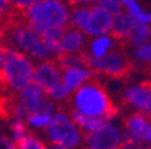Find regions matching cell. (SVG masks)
<instances>
[{"label": "cell", "mask_w": 151, "mask_h": 149, "mask_svg": "<svg viewBox=\"0 0 151 149\" xmlns=\"http://www.w3.org/2000/svg\"><path fill=\"white\" fill-rule=\"evenodd\" d=\"M120 98L130 112H138L151 118V88L148 82L127 83L121 90Z\"/></svg>", "instance_id": "obj_11"}, {"label": "cell", "mask_w": 151, "mask_h": 149, "mask_svg": "<svg viewBox=\"0 0 151 149\" xmlns=\"http://www.w3.org/2000/svg\"><path fill=\"white\" fill-rule=\"evenodd\" d=\"M148 40H151V24H145V23H135L130 36L127 39V43L132 49L138 48L144 43H147Z\"/></svg>", "instance_id": "obj_19"}, {"label": "cell", "mask_w": 151, "mask_h": 149, "mask_svg": "<svg viewBox=\"0 0 151 149\" xmlns=\"http://www.w3.org/2000/svg\"><path fill=\"white\" fill-rule=\"evenodd\" d=\"M85 45H87V37L79 30L66 27L58 39L54 57L57 58V57H63V55H82Z\"/></svg>", "instance_id": "obj_13"}, {"label": "cell", "mask_w": 151, "mask_h": 149, "mask_svg": "<svg viewBox=\"0 0 151 149\" xmlns=\"http://www.w3.org/2000/svg\"><path fill=\"white\" fill-rule=\"evenodd\" d=\"M33 83L37 85L40 90L48 93L58 83H61V67L55 58L37 61L33 73Z\"/></svg>", "instance_id": "obj_12"}, {"label": "cell", "mask_w": 151, "mask_h": 149, "mask_svg": "<svg viewBox=\"0 0 151 149\" xmlns=\"http://www.w3.org/2000/svg\"><path fill=\"white\" fill-rule=\"evenodd\" d=\"M70 91L68 88H64L63 83H58L57 87H54L52 90H50L47 93V100L54 103L57 108H60V106L69 103V98H70Z\"/></svg>", "instance_id": "obj_23"}, {"label": "cell", "mask_w": 151, "mask_h": 149, "mask_svg": "<svg viewBox=\"0 0 151 149\" xmlns=\"http://www.w3.org/2000/svg\"><path fill=\"white\" fill-rule=\"evenodd\" d=\"M42 136L50 146L68 149H81L84 140L82 130L75 122L70 111L64 108H58L55 111Z\"/></svg>", "instance_id": "obj_4"}, {"label": "cell", "mask_w": 151, "mask_h": 149, "mask_svg": "<svg viewBox=\"0 0 151 149\" xmlns=\"http://www.w3.org/2000/svg\"><path fill=\"white\" fill-rule=\"evenodd\" d=\"M115 49H117L115 37L111 33H106V34L87 39V45H85L82 57L87 61H94V60L103 58L105 55L111 54Z\"/></svg>", "instance_id": "obj_14"}, {"label": "cell", "mask_w": 151, "mask_h": 149, "mask_svg": "<svg viewBox=\"0 0 151 149\" xmlns=\"http://www.w3.org/2000/svg\"><path fill=\"white\" fill-rule=\"evenodd\" d=\"M126 143L121 122L117 118L108 119L96 131L84 134L81 149H121Z\"/></svg>", "instance_id": "obj_8"}, {"label": "cell", "mask_w": 151, "mask_h": 149, "mask_svg": "<svg viewBox=\"0 0 151 149\" xmlns=\"http://www.w3.org/2000/svg\"><path fill=\"white\" fill-rule=\"evenodd\" d=\"M121 149H144V148L141 145H138V143H129V142H126Z\"/></svg>", "instance_id": "obj_32"}, {"label": "cell", "mask_w": 151, "mask_h": 149, "mask_svg": "<svg viewBox=\"0 0 151 149\" xmlns=\"http://www.w3.org/2000/svg\"><path fill=\"white\" fill-rule=\"evenodd\" d=\"M0 149H19V148H18V143L12 142L6 136H2L0 137Z\"/></svg>", "instance_id": "obj_29"}, {"label": "cell", "mask_w": 151, "mask_h": 149, "mask_svg": "<svg viewBox=\"0 0 151 149\" xmlns=\"http://www.w3.org/2000/svg\"><path fill=\"white\" fill-rule=\"evenodd\" d=\"M6 46L0 42V73H2V69H3V63H5V55H6Z\"/></svg>", "instance_id": "obj_31"}, {"label": "cell", "mask_w": 151, "mask_h": 149, "mask_svg": "<svg viewBox=\"0 0 151 149\" xmlns=\"http://www.w3.org/2000/svg\"><path fill=\"white\" fill-rule=\"evenodd\" d=\"M144 149H151V119L148 122V127H147V130L141 139V143H139Z\"/></svg>", "instance_id": "obj_27"}, {"label": "cell", "mask_w": 151, "mask_h": 149, "mask_svg": "<svg viewBox=\"0 0 151 149\" xmlns=\"http://www.w3.org/2000/svg\"><path fill=\"white\" fill-rule=\"evenodd\" d=\"M121 11L135 23L151 24V11L141 3V0H121Z\"/></svg>", "instance_id": "obj_17"}, {"label": "cell", "mask_w": 151, "mask_h": 149, "mask_svg": "<svg viewBox=\"0 0 151 149\" xmlns=\"http://www.w3.org/2000/svg\"><path fill=\"white\" fill-rule=\"evenodd\" d=\"M35 66L36 61H33L30 57L8 48L3 69L0 73V83L8 93L15 96L17 93L33 83Z\"/></svg>", "instance_id": "obj_5"}, {"label": "cell", "mask_w": 151, "mask_h": 149, "mask_svg": "<svg viewBox=\"0 0 151 149\" xmlns=\"http://www.w3.org/2000/svg\"><path fill=\"white\" fill-rule=\"evenodd\" d=\"M130 63H133L136 67L141 69H151V40L132 49Z\"/></svg>", "instance_id": "obj_20"}, {"label": "cell", "mask_w": 151, "mask_h": 149, "mask_svg": "<svg viewBox=\"0 0 151 149\" xmlns=\"http://www.w3.org/2000/svg\"><path fill=\"white\" fill-rule=\"evenodd\" d=\"M70 5L66 0H37L23 14V21L44 34L50 30L69 27Z\"/></svg>", "instance_id": "obj_2"}, {"label": "cell", "mask_w": 151, "mask_h": 149, "mask_svg": "<svg viewBox=\"0 0 151 149\" xmlns=\"http://www.w3.org/2000/svg\"><path fill=\"white\" fill-rule=\"evenodd\" d=\"M55 60L61 67V83L70 93L94 79V73L90 64L82 55H63L57 57Z\"/></svg>", "instance_id": "obj_7"}, {"label": "cell", "mask_w": 151, "mask_h": 149, "mask_svg": "<svg viewBox=\"0 0 151 149\" xmlns=\"http://www.w3.org/2000/svg\"><path fill=\"white\" fill-rule=\"evenodd\" d=\"M112 15L96 5L72 8L69 15V27L79 30L87 39L111 33Z\"/></svg>", "instance_id": "obj_6"}, {"label": "cell", "mask_w": 151, "mask_h": 149, "mask_svg": "<svg viewBox=\"0 0 151 149\" xmlns=\"http://www.w3.org/2000/svg\"><path fill=\"white\" fill-rule=\"evenodd\" d=\"M36 2H37V0H11V6H12V9H15V11L21 12V14H24Z\"/></svg>", "instance_id": "obj_26"}, {"label": "cell", "mask_w": 151, "mask_h": 149, "mask_svg": "<svg viewBox=\"0 0 151 149\" xmlns=\"http://www.w3.org/2000/svg\"><path fill=\"white\" fill-rule=\"evenodd\" d=\"M94 5L112 16L121 12V0H94Z\"/></svg>", "instance_id": "obj_25"}, {"label": "cell", "mask_w": 151, "mask_h": 149, "mask_svg": "<svg viewBox=\"0 0 151 149\" xmlns=\"http://www.w3.org/2000/svg\"><path fill=\"white\" fill-rule=\"evenodd\" d=\"M2 136H3V134H0V137H2Z\"/></svg>", "instance_id": "obj_34"}, {"label": "cell", "mask_w": 151, "mask_h": 149, "mask_svg": "<svg viewBox=\"0 0 151 149\" xmlns=\"http://www.w3.org/2000/svg\"><path fill=\"white\" fill-rule=\"evenodd\" d=\"M151 118L138 113V112H129L123 121H121V127H123V131H124V137L126 142L129 143H141V139L148 127Z\"/></svg>", "instance_id": "obj_15"}, {"label": "cell", "mask_w": 151, "mask_h": 149, "mask_svg": "<svg viewBox=\"0 0 151 149\" xmlns=\"http://www.w3.org/2000/svg\"><path fill=\"white\" fill-rule=\"evenodd\" d=\"M87 63L90 64L94 76L99 75L108 79H121L127 75L129 69H130V58L118 49L105 55L103 58Z\"/></svg>", "instance_id": "obj_10"}, {"label": "cell", "mask_w": 151, "mask_h": 149, "mask_svg": "<svg viewBox=\"0 0 151 149\" xmlns=\"http://www.w3.org/2000/svg\"><path fill=\"white\" fill-rule=\"evenodd\" d=\"M69 111L73 116L88 118H115L117 109L114 98L106 90V87L96 79L88 81L70 94Z\"/></svg>", "instance_id": "obj_1"}, {"label": "cell", "mask_w": 151, "mask_h": 149, "mask_svg": "<svg viewBox=\"0 0 151 149\" xmlns=\"http://www.w3.org/2000/svg\"><path fill=\"white\" fill-rule=\"evenodd\" d=\"M50 149H68V148H58V146H51Z\"/></svg>", "instance_id": "obj_33"}, {"label": "cell", "mask_w": 151, "mask_h": 149, "mask_svg": "<svg viewBox=\"0 0 151 149\" xmlns=\"http://www.w3.org/2000/svg\"><path fill=\"white\" fill-rule=\"evenodd\" d=\"M70 5V8H79V6H88L94 5V0H66Z\"/></svg>", "instance_id": "obj_30"}, {"label": "cell", "mask_w": 151, "mask_h": 149, "mask_svg": "<svg viewBox=\"0 0 151 149\" xmlns=\"http://www.w3.org/2000/svg\"><path fill=\"white\" fill-rule=\"evenodd\" d=\"M135 26V21L126 15L123 11L112 16V24H111V34L115 37V40H126L130 36V31Z\"/></svg>", "instance_id": "obj_18"}, {"label": "cell", "mask_w": 151, "mask_h": 149, "mask_svg": "<svg viewBox=\"0 0 151 149\" xmlns=\"http://www.w3.org/2000/svg\"><path fill=\"white\" fill-rule=\"evenodd\" d=\"M29 133H30V130H29L26 121L17 119V118H9V121L6 124V134H5L8 139H11L15 143H19Z\"/></svg>", "instance_id": "obj_21"}, {"label": "cell", "mask_w": 151, "mask_h": 149, "mask_svg": "<svg viewBox=\"0 0 151 149\" xmlns=\"http://www.w3.org/2000/svg\"><path fill=\"white\" fill-rule=\"evenodd\" d=\"M73 119L78 124V127L82 130L84 134L96 131L97 128H100V127L108 121V119H103V118H88V116H73Z\"/></svg>", "instance_id": "obj_24"}, {"label": "cell", "mask_w": 151, "mask_h": 149, "mask_svg": "<svg viewBox=\"0 0 151 149\" xmlns=\"http://www.w3.org/2000/svg\"><path fill=\"white\" fill-rule=\"evenodd\" d=\"M57 109L58 108L54 103L47 100L40 108L30 112L26 118V124L29 127V130L32 133H44V130L48 127V124H50V121H51V118H52V115L55 113Z\"/></svg>", "instance_id": "obj_16"}, {"label": "cell", "mask_w": 151, "mask_h": 149, "mask_svg": "<svg viewBox=\"0 0 151 149\" xmlns=\"http://www.w3.org/2000/svg\"><path fill=\"white\" fill-rule=\"evenodd\" d=\"M150 88H151V83H150Z\"/></svg>", "instance_id": "obj_35"}, {"label": "cell", "mask_w": 151, "mask_h": 149, "mask_svg": "<svg viewBox=\"0 0 151 149\" xmlns=\"http://www.w3.org/2000/svg\"><path fill=\"white\" fill-rule=\"evenodd\" d=\"M19 149H50L51 146L47 143L44 136L39 133H29L23 140L18 143Z\"/></svg>", "instance_id": "obj_22"}, {"label": "cell", "mask_w": 151, "mask_h": 149, "mask_svg": "<svg viewBox=\"0 0 151 149\" xmlns=\"http://www.w3.org/2000/svg\"><path fill=\"white\" fill-rule=\"evenodd\" d=\"M3 39L6 48L26 54L36 63L54 58L42 34L24 21H15L9 24L3 31Z\"/></svg>", "instance_id": "obj_3"}, {"label": "cell", "mask_w": 151, "mask_h": 149, "mask_svg": "<svg viewBox=\"0 0 151 149\" xmlns=\"http://www.w3.org/2000/svg\"><path fill=\"white\" fill-rule=\"evenodd\" d=\"M12 12L11 0H0V19H5Z\"/></svg>", "instance_id": "obj_28"}, {"label": "cell", "mask_w": 151, "mask_h": 149, "mask_svg": "<svg viewBox=\"0 0 151 149\" xmlns=\"http://www.w3.org/2000/svg\"><path fill=\"white\" fill-rule=\"evenodd\" d=\"M45 101H47V93L40 90L37 85L32 83L15 94L14 101L9 106V118L26 121L27 115L40 108Z\"/></svg>", "instance_id": "obj_9"}]
</instances>
